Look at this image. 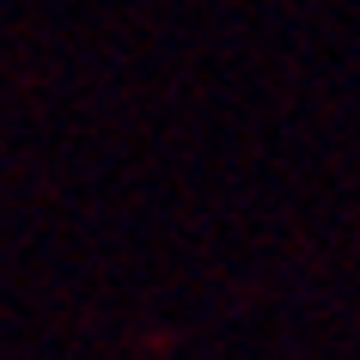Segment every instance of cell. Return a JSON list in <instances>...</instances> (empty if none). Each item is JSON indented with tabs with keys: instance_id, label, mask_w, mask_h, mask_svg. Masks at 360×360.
Listing matches in <instances>:
<instances>
[]
</instances>
